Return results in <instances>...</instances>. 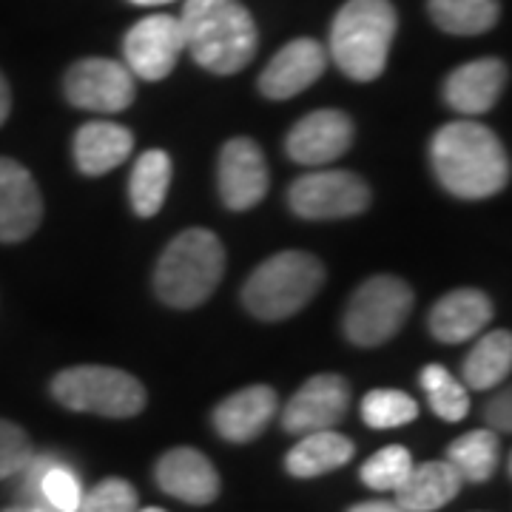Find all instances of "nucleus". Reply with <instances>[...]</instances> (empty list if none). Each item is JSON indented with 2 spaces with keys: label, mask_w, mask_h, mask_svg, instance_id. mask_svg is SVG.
<instances>
[{
  "label": "nucleus",
  "mask_w": 512,
  "mask_h": 512,
  "mask_svg": "<svg viewBox=\"0 0 512 512\" xmlns=\"http://www.w3.org/2000/svg\"><path fill=\"white\" fill-rule=\"evenodd\" d=\"M430 160L439 183L461 200H487L510 183V157L481 123L456 120L436 131Z\"/></svg>",
  "instance_id": "obj_1"
},
{
  "label": "nucleus",
  "mask_w": 512,
  "mask_h": 512,
  "mask_svg": "<svg viewBox=\"0 0 512 512\" xmlns=\"http://www.w3.org/2000/svg\"><path fill=\"white\" fill-rule=\"evenodd\" d=\"M185 49L211 74L242 72L256 55V23L239 0H188Z\"/></svg>",
  "instance_id": "obj_2"
},
{
  "label": "nucleus",
  "mask_w": 512,
  "mask_h": 512,
  "mask_svg": "<svg viewBox=\"0 0 512 512\" xmlns=\"http://www.w3.org/2000/svg\"><path fill=\"white\" fill-rule=\"evenodd\" d=\"M396 9L390 0H348L330 26V57L356 83L384 72L396 37Z\"/></svg>",
  "instance_id": "obj_3"
},
{
  "label": "nucleus",
  "mask_w": 512,
  "mask_h": 512,
  "mask_svg": "<svg viewBox=\"0 0 512 512\" xmlns=\"http://www.w3.org/2000/svg\"><path fill=\"white\" fill-rule=\"evenodd\" d=\"M225 271V248L217 234L188 228L168 242L154 271V291L165 305L191 311L220 285Z\"/></svg>",
  "instance_id": "obj_4"
},
{
  "label": "nucleus",
  "mask_w": 512,
  "mask_h": 512,
  "mask_svg": "<svg viewBox=\"0 0 512 512\" xmlns=\"http://www.w3.org/2000/svg\"><path fill=\"white\" fill-rule=\"evenodd\" d=\"M325 282V268L305 251H282L265 259L242 288V302L256 319L279 322L299 313Z\"/></svg>",
  "instance_id": "obj_5"
},
{
  "label": "nucleus",
  "mask_w": 512,
  "mask_h": 512,
  "mask_svg": "<svg viewBox=\"0 0 512 512\" xmlns=\"http://www.w3.org/2000/svg\"><path fill=\"white\" fill-rule=\"evenodd\" d=\"M52 396L69 410L106 419H131L146 407V387L137 376L100 365L60 370L52 382Z\"/></svg>",
  "instance_id": "obj_6"
},
{
  "label": "nucleus",
  "mask_w": 512,
  "mask_h": 512,
  "mask_svg": "<svg viewBox=\"0 0 512 512\" xmlns=\"http://www.w3.org/2000/svg\"><path fill=\"white\" fill-rule=\"evenodd\" d=\"M413 291L399 276H373L350 296L345 336L359 348H376L393 339L410 316Z\"/></svg>",
  "instance_id": "obj_7"
},
{
  "label": "nucleus",
  "mask_w": 512,
  "mask_h": 512,
  "mask_svg": "<svg viewBox=\"0 0 512 512\" xmlns=\"http://www.w3.org/2000/svg\"><path fill=\"white\" fill-rule=\"evenodd\" d=\"M288 205L302 220H345L370 205V188L353 171H313L288 188Z\"/></svg>",
  "instance_id": "obj_8"
},
{
  "label": "nucleus",
  "mask_w": 512,
  "mask_h": 512,
  "mask_svg": "<svg viewBox=\"0 0 512 512\" xmlns=\"http://www.w3.org/2000/svg\"><path fill=\"white\" fill-rule=\"evenodd\" d=\"M63 92L77 109L117 114L134 103V74L109 57H86L66 72Z\"/></svg>",
  "instance_id": "obj_9"
},
{
  "label": "nucleus",
  "mask_w": 512,
  "mask_h": 512,
  "mask_svg": "<svg viewBox=\"0 0 512 512\" xmlns=\"http://www.w3.org/2000/svg\"><path fill=\"white\" fill-rule=\"evenodd\" d=\"M185 49V35L180 18L171 15H148L128 29L123 40L128 72L140 80H165L174 72Z\"/></svg>",
  "instance_id": "obj_10"
},
{
  "label": "nucleus",
  "mask_w": 512,
  "mask_h": 512,
  "mask_svg": "<svg viewBox=\"0 0 512 512\" xmlns=\"http://www.w3.org/2000/svg\"><path fill=\"white\" fill-rule=\"evenodd\" d=\"M350 404V387L336 373H319L302 384L282 413V427L288 433L305 436L316 430H333L345 419Z\"/></svg>",
  "instance_id": "obj_11"
},
{
  "label": "nucleus",
  "mask_w": 512,
  "mask_h": 512,
  "mask_svg": "<svg viewBox=\"0 0 512 512\" xmlns=\"http://www.w3.org/2000/svg\"><path fill=\"white\" fill-rule=\"evenodd\" d=\"M220 197L231 211H248L268 194V163L262 148L248 137L228 140L220 151Z\"/></svg>",
  "instance_id": "obj_12"
},
{
  "label": "nucleus",
  "mask_w": 512,
  "mask_h": 512,
  "mask_svg": "<svg viewBox=\"0 0 512 512\" xmlns=\"http://www.w3.org/2000/svg\"><path fill=\"white\" fill-rule=\"evenodd\" d=\"M353 146V120L345 111L319 109L288 131V157L299 165H325Z\"/></svg>",
  "instance_id": "obj_13"
},
{
  "label": "nucleus",
  "mask_w": 512,
  "mask_h": 512,
  "mask_svg": "<svg viewBox=\"0 0 512 512\" xmlns=\"http://www.w3.org/2000/svg\"><path fill=\"white\" fill-rule=\"evenodd\" d=\"M43 220L35 177L15 160L0 157V242H23Z\"/></svg>",
  "instance_id": "obj_14"
},
{
  "label": "nucleus",
  "mask_w": 512,
  "mask_h": 512,
  "mask_svg": "<svg viewBox=\"0 0 512 512\" xmlns=\"http://www.w3.org/2000/svg\"><path fill=\"white\" fill-rule=\"evenodd\" d=\"M325 66H328V55L316 40L311 37L291 40L285 49L276 52L274 60L265 66V72L259 74V92L268 100L296 97L299 92L311 89L325 74Z\"/></svg>",
  "instance_id": "obj_15"
},
{
  "label": "nucleus",
  "mask_w": 512,
  "mask_h": 512,
  "mask_svg": "<svg viewBox=\"0 0 512 512\" xmlns=\"http://www.w3.org/2000/svg\"><path fill=\"white\" fill-rule=\"evenodd\" d=\"M157 484L185 504H211L220 495V473L194 447H174L157 461Z\"/></svg>",
  "instance_id": "obj_16"
},
{
  "label": "nucleus",
  "mask_w": 512,
  "mask_h": 512,
  "mask_svg": "<svg viewBox=\"0 0 512 512\" xmlns=\"http://www.w3.org/2000/svg\"><path fill=\"white\" fill-rule=\"evenodd\" d=\"M507 86V66L498 57H481L458 66L444 83V100L450 109L467 117H478L498 103Z\"/></svg>",
  "instance_id": "obj_17"
},
{
  "label": "nucleus",
  "mask_w": 512,
  "mask_h": 512,
  "mask_svg": "<svg viewBox=\"0 0 512 512\" xmlns=\"http://www.w3.org/2000/svg\"><path fill=\"white\" fill-rule=\"evenodd\" d=\"M493 302L476 288H458L441 296L427 316L430 333L444 345H458L476 339L493 322Z\"/></svg>",
  "instance_id": "obj_18"
},
{
  "label": "nucleus",
  "mask_w": 512,
  "mask_h": 512,
  "mask_svg": "<svg viewBox=\"0 0 512 512\" xmlns=\"http://www.w3.org/2000/svg\"><path fill=\"white\" fill-rule=\"evenodd\" d=\"M276 390L268 384H251L214 407V427L225 441L245 444L256 439L274 419Z\"/></svg>",
  "instance_id": "obj_19"
},
{
  "label": "nucleus",
  "mask_w": 512,
  "mask_h": 512,
  "mask_svg": "<svg viewBox=\"0 0 512 512\" xmlns=\"http://www.w3.org/2000/svg\"><path fill=\"white\" fill-rule=\"evenodd\" d=\"M134 151V137L126 126L94 120L74 134V163L86 177H103L123 165Z\"/></svg>",
  "instance_id": "obj_20"
},
{
  "label": "nucleus",
  "mask_w": 512,
  "mask_h": 512,
  "mask_svg": "<svg viewBox=\"0 0 512 512\" xmlns=\"http://www.w3.org/2000/svg\"><path fill=\"white\" fill-rule=\"evenodd\" d=\"M461 476L450 461L413 464L410 476L396 490V504L407 512H436L461 493Z\"/></svg>",
  "instance_id": "obj_21"
},
{
  "label": "nucleus",
  "mask_w": 512,
  "mask_h": 512,
  "mask_svg": "<svg viewBox=\"0 0 512 512\" xmlns=\"http://www.w3.org/2000/svg\"><path fill=\"white\" fill-rule=\"evenodd\" d=\"M353 453H356V444L348 436L336 430H316V433L302 436V441L285 458V467L296 478H316L345 467Z\"/></svg>",
  "instance_id": "obj_22"
},
{
  "label": "nucleus",
  "mask_w": 512,
  "mask_h": 512,
  "mask_svg": "<svg viewBox=\"0 0 512 512\" xmlns=\"http://www.w3.org/2000/svg\"><path fill=\"white\" fill-rule=\"evenodd\" d=\"M168 185H171V157L160 148L140 154L128 180V200H131L134 214L154 217L165 205Z\"/></svg>",
  "instance_id": "obj_23"
},
{
  "label": "nucleus",
  "mask_w": 512,
  "mask_h": 512,
  "mask_svg": "<svg viewBox=\"0 0 512 512\" xmlns=\"http://www.w3.org/2000/svg\"><path fill=\"white\" fill-rule=\"evenodd\" d=\"M512 336L510 330H490L476 342L464 359V382L473 390H490L510 376Z\"/></svg>",
  "instance_id": "obj_24"
},
{
  "label": "nucleus",
  "mask_w": 512,
  "mask_h": 512,
  "mask_svg": "<svg viewBox=\"0 0 512 512\" xmlns=\"http://www.w3.org/2000/svg\"><path fill=\"white\" fill-rule=\"evenodd\" d=\"M427 9L439 29L464 37L490 32L501 15L498 0H427Z\"/></svg>",
  "instance_id": "obj_25"
},
{
  "label": "nucleus",
  "mask_w": 512,
  "mask_h": 512,
  "mask_svg": "<svg viewBox=\"0 0 512 512\" xmlns=\"http://www.w3.org/2000/svg\"><path fill=\"white\" fill-rule=\"evenodd\" d=\"M447 461L458 470L461 481L484 484L498 467V433L470 430L447 447Z\"/></svg>",
  "instance_id": "obj_26"
},
{
  "label": "nucleus",
  "mask_w": 512,
  "mask_h": 512,
  "mask_svg": "<svg viewBox=\"0 0 512 512\" xmlns=\"http://www.w3.org/2000/svg\"><path fill=\"white\" fill-rule=\"evenodd\" d=\"M421 387L427 390V399L433 413L444 421H461L470 413L467 387L450 376V370L441 365H427L421 370Z\"/></svg>",
  "instance_id": "obj_27"
},
{
  "label": "nucleus",
  "mask_w": 512,
  "mask_h": 512,
  "mask_svg": "<svg viewBox=\"0 0 512 512\" xmlns=\"http://www.w3.org/2000/svg\"><path fill=\"white\" fill-rule=\"evenodd\" d=\"M419 416V404L402 390H370L362 399V419L373 430H393Z\"/></svg>",
  "instance_id": "obj_28"
},
{
  "label": "nucleus",
  "mask_w": 512,
  "mask_h": 512,
  "mask_svg": "<svg viewBox=\"0 0 512 512\" xmlns=\"http://www.w3.org/2000/svg\"><path fill=\"white\" fill-rule=\"evenodd\" d=\"M410 470H413L410 450H404L399 444H390V447H382L379 453L367 458L365 467H362V481L370 490L396 493L404 484V478L410 476Z\"/></svg>",
  "instance_id": "obj_29"
},
{
  "label": "nucleus",
  "mask_w": 512,
  "mask_h": 512,
  "mask_svg": "<svg viewBox=\"0 0 512 512\" xmlns=\"http://www.w3.org/2000/svg\"><path fill=\"white\" fill-rule=\"evenodd\" d=\"M40 498L43 507L55 512H77L83 501V484L72 467H66L60 458L40 478Z\"/></svg>",
  "instance_id": "obj_30"
},
{
  "label": "nucleus",
  "mask_w": 512,
  "mask_h": 512,
  "mask_svg": "<svg viewBox=\"0 0 512 512\" xmlns=\"http://www.w3.org/2000/svg\"><path fill=\"white\" fill-rule=\"evenodd\" d=\"M77 512H137V490L126 478H106L83 493Z\"/></svg>",
  "instance_id": "obj_31"
},
{
  "label": "nucleus",
  "mask_w": 512,
  "mask_h": 512,
  "mask_svg": "<svg viewBox=\"0 0 512 512\" xmlns=\"http://www.w3.org/2000/svg\"><path fill=\"white\" fill-rule=\"evenodd\" d=\"M32 456H35V450H32L29 436L18 424L0 419V481L18 476Z\"/></svg>",
  "instance_id": "obj_32"
},
{
  "label": "nucleus",
  "mask_w": 512,
  "mask_h": 512,
  "mask_svg": "<svg viewBox=\"0 0 512 512\" xmlns=\"http://www.w3.org/2000/svg\"><path fill=\"white\" fill-rule=\"evenodd\" d=\"M510 390H504L501 396H495L493 402L487 404V421L493 433H510Z\"/></svg>",
  "instance_id": "obj_33"
},
{
  "label": "nucleus",
  "mask_w": 512,
  "mask_h": 512,
  "mask_svg": "<svg viewBox=\"0 0 512 512\" xmlns=\"http://www.w3.org/2000/svg\"><path fill=\"white\" fill-rule=\"evenodd\" d=\"M348 512H407L399 507L396 501H365V504H356Z\"/></svg>",
  "instance_id": "obj_34"
},
{
  "label": "nucleus",
  "mask_w": 512,
  "mask_h": 512,
  "mask_svg": "<svg viewBox=\"0 0 512 512\" xmlns=\"http://www.w3.org/2000/svg\"><path fill=\"white\" fill-rule=\"evenodd\" d=\"M9 109H12V94H9V86H6L3 74H0V126L6 123V117H9Z\"/></svg>",
  "instance_id": "obj_35"
},
{
  "label": "nucleus",
  "mask_w": 512,
  "mask_h": 512,
  "mask_svg": "<svg viewBox=\"0 0 512 512\" xmlns=\"http://www.w3.org/2000/svg\"><path fill=\"white\" fill-rule=\"evenodd\" d=\"M3 512H55L49 510V507H29V504H15V507H9V510Z\"/></svg>",
  "instance_id": "obj_36"
},
{
  "label": "nucleus",
  "mask_w": 512,
  "mask_h": 512,
  "mask_svg": "<svg viewBox=\"0 0 512 512\" xmlns=\"http://www.w3.org/2000/svg\"><path fill=\"white\" fill-rule=\"evenodd\" d=\"M137 6H163V3H171V0H131Z\"/></svg>",
  "instance_id": "obj_37"
},
{
  "label": "nucleus",
  "mask_w": 512,
  "mask_h": 512,
  "mask_svg": "<svg viewBox=\"0 0 512 512\" xmlns=\"http://www.w3.org/2000/svg\"><path fill=\"white\" fill-rule=\"evenodd\" d=\"M137 512H165V510H160V507H146V510H137Z\"/></svg>",
  "instance_id": "obj_38"
}]
</instances>
